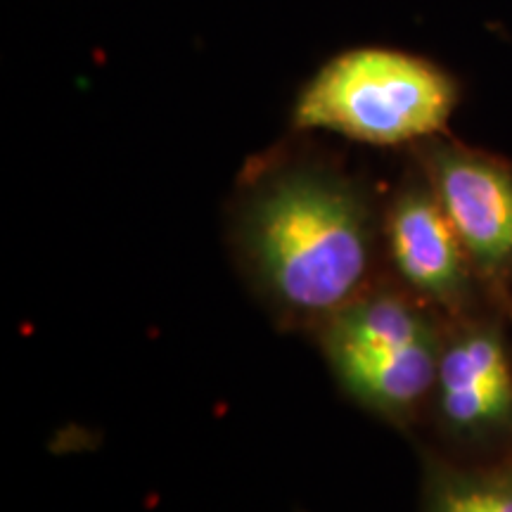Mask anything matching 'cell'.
<instances>
[{
  "label": "cell",
  "mask_w": 512,
  "mask_h": 512,
  "mask_svg": "<svg viewBox=\"0 0 512 512\" xmlns=\"http://www.w3.org/2000/svg\"><path fill=\"white\" fill-rule=\"evenodd\" d=\"M238 233L259 290L283 313L318 325L368 290L380 249L366 200L313 171H292L256 192Z\"/></svg>",
  "instance_id": "cell-1"
},
{
  "label": "cell",
  "mask_w": 512,
  "mask_h": 512,
  "mask_svg": "<svg viewBox=\"0 0 512 512\" xmlns=\"http://www.w3.org/2000/svg\"><path fill=\"white\" fill-rule=\"evenodd\" d=\"M422 304V299L399 290L368 287L325 318L320 323V347L332 373L437 332L432 313Z\"/></svg>",
  "instance_id": "cell-6"
},
{
  "label": "cell",
  "mask_w": 512,
  "mask_h": 512,
  "mask_svg": "<svg viewBox=\"0 0 512 512\" xmlns=\"http://www.w3.org/2000/svg\"><path fill=\"white\" fill-rule=\"evenodd\" d=\"M427 183L456 230L477 278L501 283L512 275V169L463 145L427 150Z\"/></svg>",
  "instance_id": "cell-3"
},
{
  "label": "cell",
  "mask_w": 512,
  "mask_h": 512,
  "mask_svg": "<svg viewBox=\"0 0 512 512\" xmlns=\"http://www.w3.org/2000/svg\"><path fill=\"white\" fill-rule=\"evenodd\" d=\"M425 512H512V463L484 470L434 465Z\"/></svg>",
  "instance_id": "cell-8"
},
{
  "label": "cell",
  "mask_w": 512,
  "mask_h": 512,
  "mask_svg": "<svg viewBox=\"0 0 512 512\" xmlns=\"http://www.w3.org/2000/svg\"><path fill=\"white\" fill-rule=\"evenodd\" d=\"M434 408L460 444L486 446L512 434V358L491 320H463L444 335Z\"/></svg>",
  "instance_id": "cell-4"
},
{
  "label": "cell",
  "mask_w": 512,
  "mask_h": 512,
  "mask_svg": "<svg viewBox=\"0 0 512 512\" xmlns=\"http://www.w3.org/2000/svg\"><path fill=\"white\" fill-rule=\"evenodd\" d=\"M384 233L396 273L415 297L451 313L465 309L475 271L430 183L399 192Z\"/></svg>",
  "instance_id": "cell-5"
},
{
  "label": "cell",
  "mask_w": 512,
  "mask_h": 512,
  "mask_svg": "<svg viewBox=\"0 0 512 512\" xmlns=\"http://www.w3.org/2000/svg\"><path fill=\"white\" fill-rule=\"evenodd\" d=\"M456 86L420 57L361 48L325 64L294 105V126L370 145L430 138L451 119Z\"/></svg>",
  "instance_id": "cell-2"
},
{
  "label": "cell",
  "mask_w": 512,
  "mask_h": 512,
  "mask_svg": "<svg viewBox=\"0 0 512 512\" xmlns=\"http://www.w3.org/2000/svg\"><path fill=\"white\" fill-rule=\"evenodd\" d=\"M444 332L415 339L380 356L337 370V380L368 411L389 422H406L434 394Z\"/></svg>",
  "instance_id": "cell-7"
}]
</instances>
